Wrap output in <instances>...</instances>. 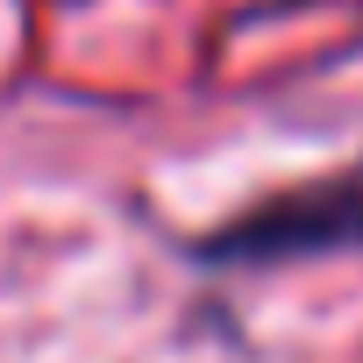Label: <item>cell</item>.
Returning <instances> with one entry per match:
<instances>
[{
	"label": "cell",
	"mask_w": 363,
	"mask_h": 363,
	"mask_svg": "<svg viewBox=\"0 0 363 363\" xmlns=\"http://www.w3.org/2000/svg\"><path fill=\"white\" fill-rule=\"evenodd\" d=\"M335 250H363V164L320 178V186L278 193L200 242L207 264H299V257H335Z\"/></svg>",
	"instance_id": "cell-1"
}]
</instances>
